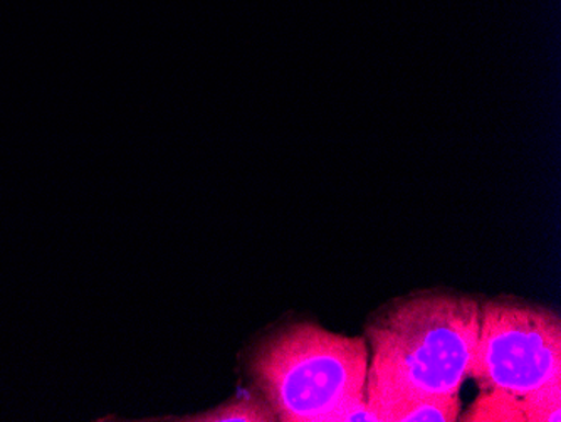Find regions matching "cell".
<instances>
[{"mask_svg":"<svg viewBox=\"0 0 561 422\" xmlns=\"http://www.w3.org/2000/svg\"><path fill=\"white\" fill-rule=\"evenodd\" d=\"M481 305L466 296L419 293L370 321L365 397L456 396L471 374Z\"/></svg>","mask_w":561,"mask_h":422,"instance_id":"6da1fadb","label":"cell"},{"mask_svg":"<svg viewBox=\"0 0 561 422\" xmlns=\"http://www.w3.org/2000/svg\"><path fill=\"white\" fill-rule=\"evenodd\" d=\"M251 370L277 421L328 422L365 397L367 339L295 323L257 349Z\"/></svg>","mask_w":561,"mask_h":422,"instance_id":"7a4b0ae2","label":"cell"},{"mask_svg":"<svg viewBox=\"0 0 561 422\" xmlns=\"http://www.w3.org/2000/svg\"><path fill=\"white\" fill-rule=\"evenodd\" d=\"M469 376L482 392L518 399L561 380L560 317L515 298L482 304Z\"/></svg>","mask_w":561,"mask_h":422,"instance_id":"3957f363","label":"cell"},{"mask_svg":"<svg viewBox=\"0 0 561 422\" xmlns=\"http://www.w3.org/2000/svg\"><path fill=\"white\" fill-rule=\"evenodd\" d=\"M367 402L380 415L381 422H454L461 412L459 394L377 397Z\"/></svg>","mask_w":561,"mask_h":422,"instance_id":"277c9868","label":"cell"},{"mask_svg":"<svg viewBox=\"0 0 561 422\" xmlns=\"http://www.w3.org/2000/svg\"><path fill=\"white\" fill-rule=\"evenodd\" d=\"M184 421L192 422H271L276 421L270 406L264 399L244 396L238 397L229 404L220 406L204 414L191 415Z\"/></svg>","mask_w":561,"mask_h":422,"instance_id":"5b68a950","label":"cell"},{"mask_svg":"<svg viewBox=\"0 0 561 422\" xmlns=\"http://www.w3.org/2000/svg\"><path fill=\"white\" fill-rule=\"evenodd\" d=\"M525 422L561 421V380L541 387L537 392L519 399Z\"/></svg>","mask_w":561,"mask_h":422,"instance_id":"8992f818","label":"cell"},{"mask_svg":"<svg viewBox=\"0 0 561 422\" xmlns=\"http://www.w3.org/2000/svg\"><path fill=\"white\" fill-rule=\"evenodd\" d=\"M381 422L380 415L370 408L367 397H360L350 404L343 406L339 412L331 415L328 422Z\"/></svg>","mask_w":561,"mask_h":422,"instance_id":"52a82bcc","label":"cell"}]
</instances>
